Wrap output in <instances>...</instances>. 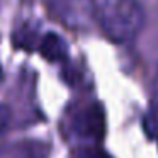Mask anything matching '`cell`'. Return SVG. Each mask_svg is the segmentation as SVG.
<instances>
[{
    "instance_id": "6da1fadb",
    "label": "cell",
    "mask_w": 158,
    "mask_h": 158,
    "mask_svg": "<svg viewBox=\"0 0 158 158\" xmlns=\"http://www.w3.org/2000/svg\"><path fill=\"white\" fill-rule=\"evenodd\" d=\"M90 15L109 41L131 43L144 27L146 14L138 0H89Z\"/></svg>"
},
{
    "instance_id": "7a4b0ae2",
    "label": "cell",
    "mask_w": 158,
    "mask_h": 158,
    "mask_svg": "<svg viewBox=\"0 0 158 158\" xmlns=\"http://www.w3.org/2000/svg\"><path fill=\"white\" fill-rule=\"evenodd\" d=\"M104 127H106V117H104V109L99 104H92L80 110L73 121V129L82 138L100 139L104 136Z\"/></svg>"
},
{
    "instance_id": "3957f363",
    "label": "cell",
    "mask_w": 158,
    "mask_h": 158,
    "mask_svg": "<svg viewBox=\"0 0 158 158\" xmlns=\"http://www.w3.org/2000/svg\"><path fill=\"white\" fill-rule=\"evenodd\" d=\"M49 9L58 21L66 26H78L83 22V0H48Z\"/></svg>"
},
{
    "instance_id": "277c9868",
    "label": "cell",
    "mask_w": 158,
    "mask_h": 158,
    "mask_svg": "<svg viewBox=\"0 0 158 158\" xmlns=\"http://www.w3.org/2000/svg\"><path fill=\"white\" fill-rule=\"evenodd\" d=\"M39 53L48 61H63L68 55V46L61 36L56 32H48L39 41Z\"/></svg>"
},
{
    "instance_id": "5b68a950",
    "label": "cell",
    "mask_w": 158,
    "mask_h": 158,
    "mask_svg": "<svg viewBox=\"0 0 158 158\" xmlns=\"http://www.w3.org/2000/svg\"><path fill=\"white\" fill-rule=\"evenodd\" d=\"M78 158H110L109 153H106L100 148H85L80 151Z\"/></svg>"
},
{
    "instance_id": "8992f818",
    "label": "cell",
    "mask_w": 158,
    "mask_h": 158,
    "mask_svg": "<svg viewBox=\"0 0 158 158\" xmlns=\"http://www.w3.org/2000/svg\"><path fill=\"white\" fill-rule=\"evenodd\" d=\"M9 119H10V110H9V107L4 106V104H0V134L5 131V127L9 124Z\"/></svg>"
}]
</instances>
